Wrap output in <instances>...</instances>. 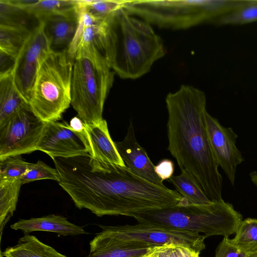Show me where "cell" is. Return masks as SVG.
<instances>
[{
    "label": "cell",
    "mask_w": 257,
    "mask_h": 257,
    "mask_svg": "<svg viewBox=\"0 0 257 257\" xmlns=\"http://www.w3.org/2000/svg\"><path fill=\"white\" fill-rule=\"evenodd\" d=\"M73 201L80 209L96 216L137 214L162 209L185 201L176 190L154 184L126 167L89 156L76 167L71 180Z\"/></svg>",
    "instance_id": "cell-1"
},
{
    "label": "cell",
    "mask_w": 257,
    "mask_h": 257,
    "mask_svg": "<svg viewBox=\"0 0 257 257\" xmlns=\"http://www.w3.org/2000/svg\"><path fill=\"white\" fill-rule=\"evenodd\" d=\"M166 102L168 150L181 171H188L211 201L222 199V177L205 126L204 93L183 85L177 91L169 93Z\"/></svg>",
    "instance_id": "cell-2"
},
{
    "label": "cell",
    "mask_w": 257,
    "mask_h": 257,
    "mask_svg": "<svg viewBox=\"0 0 257 257\" xmlns=\"http://www.w3.org/2000/svg\"><path fill=\"white\" fill-rule=\"evenodd\" d=\"M101 52L115 74L131 79L149 72L166 53L163 40L151 25L123 8L105 20Z\"/></svg>",
    "instance_id": "cell-3"
},
{
    "label": "cell",
    "mask_w": 257,
    "mask_h": 257,
    "mask_svg": "<svg viewBox=\"0 0 257 257\" xmlns=\"http://www.w3.org/2000/svg\"><path fill=\"white\" fill-rule=\"evenodd\" d=\"M72 61L71 105L84 124L98 123L115 73L93 44L78 48Z\"/></svg>",
    "instance_id": "cell-4"
},
{
    "label": "cell",
    "mask_w": 257,
    "mask_h": 257,
    "mask_svg": "<svg viewBox=\"0 0 257 257\" xmlns=\"http://www.w3.org/2000/svg\"><path fill=\"white\" fill-rule=\"evenodd\" d=\"M139 223L168 227L203 235L205 238L235 233L242 216L223 199L204 205L180 203L133 216Z\"/></svg>",
    "instance_id": "cell-5"
},
{
    "label": "cell",
    "mask_w": 257,
    "mask_h": 257,
    "mask_svg": "<svg viewBox=\"0 0 257 257\" xmlns=\"http://www.w3.org/2000/svg\"><path fill=\"white\" fill-rule=\"evenodd\" d=\"M243 0L126 1L123 9L150 24L171 29H188L218 21L239 7Z\"/></svg>",
    "instance_id": "cell-6"
},
{
    "label": "cell",
    "mask_w": 257,
    "mask_h": 257,
    "mask_svg": "<svg viewBox=\"0 0 257 257\" xmlns=\"http://www.w3.org/2000/svg\"><path fill=\"white\" fill-rule=\"evenodd\" d=\"M73 61L67 50H52L38 71L28 104L45 123L57 121L71 104Z\"/></svg>",
    "instance_id": "cell-7"
},
{
    "label": "cell",
    "mask_w": 257,
    "mask_h": 257,
    "mask_svg": "<svg viewBox=\"0 0 257 257\" xmlns=\"http://www.w3.org/2000/svg\"><path fill=\"white\" fill-rule=\"evenodd\" d=\"M108 235L118 241L151 247L173 243L189 247L200 252L205 248V237L200 234L152 224L98 225Z\"/></svg>",
    "instance_id": "cell-8"
},
{
    "label": "cell",
    "mask_w": 257,
    "mask_h": 257,
    "mask_svg": "<svg viewBox=\"0 0 257 257\" xmlns=\"http://www.w3.org/2000/svg\"><path fill=\"white\" fill-rule=\"evenodd\" d=\"M45 125L29 105L0 123V160L37 151Z\"/></svg>",
    "instance_id": "cell-9"
},
{
    "label": "cell",
    "mask_w": 257,
    "mask_h": 257,
    "mask_svg": "<svg viewBox=\"0 0 257 257\" xmlns=\"http://www.w3.org/2000/svg\"><path fill=\"white\" fill-rule=\"evenodd\" d=\"M52 50L43 23L38 22L15 60L12 70L15 85L28 104L39 69Z\"/></svg>",
    "instance_id": "cell-10"
},
{
    "label": "cell",
    "mask_w": 257,
    "mask_h": 257,
    "mask_svg": "<svg viewBox=\"0 0 257 257\" xmlns=\"http://www.w3.org/2000/svg\"><path fill=\"white\" fill-rule=\"evenodd\" d=\"M36 150L53 159L89 153L90 148L84 130H76L64 121L45 123Z\"/></svg>",
    "instance_id": "cell-11"
},
{
    "label": "cell",
    "mask_w": 257,
    "mask_h": 257,
    "mask_svg": "<svg viewBox=\"0 0 257 257\" xmlns=\"http://www.w3.org/2000/svg\"><path fill=\"white\" fill-rule=\"evenodd\" d=\"M205 122L210 144L219 167L232 185H234L236 168L244 159L236 145L237 135L231 127H225L206 111Z\"/></svg>",
    "instance_id": "cell-12"
},
{
    "label": "cell",
    "mask_w": 257,
    "mask_h": 257,
    "mask_svg": "<svg viewBox=\"0 0 257 257\" xmlns=\"http://www.w3.org/2000/svg\"><path fill=\"white\" fill-rule=\"evenodd\" d=\"M126 166L133 173L154 184L165 187L155 171L146 150L138 143L132 123H130L124 139L114 142Z\"/></svg>",
    "instance_id": "cell-13"
},
{
    "label": "cell",
    "mask_w": 257,
    "mask_h": 257,
    "mask_svg": "<svg viewBox=\"0 0 257 257\" xmlns=\"http://www.w3.org/2000/svg\"><path fill=\"white\" fill-rule=\"evenodd\" d=\"M84 130L90 148L89 154L92 157L105 163L126 167L110 137L105 119L94 124H84Z\"/></svg>",
    "instance_id": "cell-14"
},
{
    "label": "cell",
    "mask_w": 257,
    "mask_h": 257,
    "mask_svg": "<svg viewBox=\"0 0 257 257\" xmlns=\"http://www.w3.org/2000/svg\"><path fill=\"white\" fill-rule=\"evenodd\" d=\"M38 22H43L45 32L53 50H67L78 27V9L73 12L52 16Z\"/></svg>",
    "instance_id": "cell-15"
},
{
    "label": "cell",
    "mask_w": 257,
    "mask_h": 257,
    "mask_svg": "<svg viewBox=\"0 0 257 257\" xmlns=\"http://www.w3.org/2000/svg\"><path fill=\"white\" fill-rule=\"evenodd\" d=\"M89 245V253L85 257H139L153 247L120 242L102 230L90 241Z\"/></svg>",
    "instance_id": "cell-16"
},
{
    "label": "cell",
    "mask_w": 257,
    "mask_h": 257,
    "mask_svg": "<svg viewBox=\"0 0 257 257\" xmlns=\"http://www.w3.org/2000/svg\"><path fill=\"white\" fill-rule=\"evenodd\" d=\"M11 228L16 230H21L25 234L35 231L52 232L63 236L88 233L83 227L71 223L63 216L55 214L20 219L12 224Z\"/></svg>",
    "instance_id": "cell-17"
},
{
    "label": "cell",
    "mask_w": 257,
    "mask_h": 257,
    "mask_svg": "<svg viewBox=\"0 0 257 257\" xmlns=\"http://www.w3.org/2000/svg\"><path fill=\"white\" fill-rule=\"evenodd\" d=\"M38 21L54 15L70 13L78 9V0H10Z\"/></svg>",
    "instance_id": "cell-18"
},
{
    "label": "cell",
    "mask_w": 257,
    "mask_h": 257,
    "mask_svg": "<svg viewBox=\"0 0 257 257\" xmlns=\"http://www.w3.org/2000/svg\"><path fill=\"white\" fill-rule=\"evenodd\" d=\"M32 30L24 24L0 23V52L16 60Z\"/></svg>",
    "instance_id": "cell-19"
},
{
    "label": "cell",
    "mask_w": 257,
    "mask_h": 257,
    "mask_svg": "<svg viewBox=\"0 0 257 257\" xmlns=\"http://www.w3.org/2000/svg\"><path fill=\"white\" fill-rule=\"evenodd\" d=\"M4 257H67L32 235L25 234L14 246L7 247Z\"/></svg>",
    "instance_id": "cell-20"
},
{
    "label": "cell",
    "mask_w": 257,
    "mask_h": 257,
    "mask_svg": "<svg viewBox=\"0 0 257 257\" xmlns=\"http://www.w3.org/2000/svg\"><path fill=\"white\" fill-rule=\"evenodd\" d=\"M27 105L15 85L12 71L0 74V123Z\"/></svg>",
    "instance_id": "cell-21"
},
{
    "label": "cell",
    "mask_w": 257,
    "mask_h": 257,
    "mask_svg": "<svg viewBox=\"0 0 257 257\" xmlns=\"http://www.w3.org/2000/svg\"><path fill=\"white\" fill-rule=\"evenodd\" d=\"M169 180L185 199L187 204L204 205L212 202L195 178L187 170H181L180 175L173 176Z\"/></svg>",
    "instance_id": "cell-22"
},
{
    "label": "cell",
    "mask_w": 257,
    "mask_h": 257,
    "mask_svg": "<svg viewBox=\"0 0 257 257\" xmlns=\"http://www.w3.org/2000/svg\"><path fill=\"white\" fill-rule=\"evenodd\" d=\"M22 183L20 179L0 180V229L3 230L16 209Z\"/></svg>",
    "instance_id": "cell-23"
},
{
    "label": "cell",
    "mask_w": 257,
    "mask_h": 257,
    "mask_svg": "<svg viewBox=\"0 0 257 257\" xmlns=\"http://www.w3.org/2000/svg\"><path fill=\"white\" fill-rule=\"evenodd\" d=\"M235 234L230 239L235 246L247 253L257 250V219L247 218L242 220Z\"/></svg>",
    "instance_id": "cell-24"
},
{
    "label": "cell",
    "mask_w": 257,
    "mask_h": 257,
    "mask_svg": "<svg viewBox=\"0 0 257 257\" xmlns=\"http://www.w3.org/2000/svg\"><path fill=\"white\" fill-rule=\"evenodd\" d=\"M125 2L124 0H78V5L95 19L104 21L123 8Z\"/></svg>",
    "instance_id": "cell-25"
},
{
    "label": "cell",
    "mask_w": 257,
    "mask_h": 257,
    "mask_svg": "<svg viewBox=\"0 0 257 257\" xmlns=\"http://www.w3.org/2000/svg\"><path fill=\"white\" fill-rule=\"evenodd\" d=\"M257 21V0H244L243 4L219 21L220 24H244Z\"/></svg>",
    "instance_id": "cell-26"
},
{
    "label": "cell",
    "mask_w": 257,
    "mask_h": 257,
    "mask_svg": "<svg viewBox=\"0 0 257 257\" xmlns=\"http://www.w3.org/2000/svg\"><path fill=\"white\" fill-rule=\"evenodd\" d=\"M30 164L20 155L0 160V180L20 179L27 172Z\"/></svg>",
    "instance_id": "cell-27"
},
{
    "label": "cell",
    "mask_w": 257,
    "mask_h": 257,
    "mask_svg": "<svg viewBox=\"0 0 257 257\" xmlns=\"http://www.w3.org/2000/svg\"><path fill=\"white\" fill-rule=\"evenodd\" d=\"M22 184L39 180L59 181V175L56 168L48 166L41 160L31 163L27 172L20 179Z\"/></svg>",
    "instance_id": "cell-28"
},
{
    "label": "cell",
    "mask_w": 257,
    "mask_h": 257,
    "mask_svg": "<svg viewBox=\"0 0 257 257\" xmlns=\"http://www.w3.org/2000/svg\"><path fill=\"white\" fill-rule=\"evenodd\" d=\"M156 248L161 257H200V252L181 245L166 244Z\"/></svg>",
    "instance_id": "cell-29"
},
{
    "label": "cell",
    "mask_w": 257,
    "mask_h": 257,
    "mask_svg": "<svg viewBox=\"0 0 257 257\" xmlns=\"http://www.w3.org/2000/svg\"><path fill=\"white\" fill-rule=\"evenodd\" d=\"M248 253L233 245L228 236H225L217 246L214 257H245Z\"/></svg>",
    "instance_id": "cell-30"
},
{
    "label": "cell",
    "mask_w": 257,
    "mask_h": 257,
    "mask_svg": "<svg viewBox=\"0 0 257 257\" xmlns=\"http://www.w3.org/2000/svg\"><path fill=\"white\" fill-rule=\"evenodd\" d=\"M155 171L163 181L169 179L173 176L174 173V163L173 161L168 159L162 160L155 166Z\"/></svg>",
    "instance_id": "cell-31"
},
{
    "label": "cell",
    "mask_w": 257,
    "mask_h": 257,
    "mask_svg": "<svg viewBox=\"0 0 257 257\" xmlns=\"http://www.w3.org/2000/svg\"><path fill=\"white\" fill-rule=\"evenodd\" d=\"M70 125L76 130L82 131L84 130V123L79 117H74L72 119Z\"/></svg>",
    "instance_id": "cell-32"
},
{
    "label": "cell",
    "mask_w": 257,
    "mask_h": 257,
    "mask_svg": "<svg viewBox=\"0 0 257 257\" xmlns=\"http://www.w3.org/2000/svg\"><path fill=\"white\" fill-rule=\"evenodd\" d=\"M249 176L252 182L257 187V172L253 171L249 173Z\"/></svg>",
    "instance_id": "cell-33"
},
{
    "label": "cell",
    "mask_w": 257,
    "mask_h": 257,
    "mask_svg": "<svg viewBox=\"0 0 257 257\" xmlns=\"http://www.w3.org/2000/svg\"><path fill=\"white\" fill-rule=\"evenodd\" d=\"M155 247H152L146 253L139 256V257H155Z\"/></svg>",
    "instance_id": "cell-34"
},
{
    "label": "cell",
    "mask_w": 257,
    "mask_h": 257,
    "mask_svg": "<svg viewBox=\"0 0 257 257\" xmlns=\"http://www.w3.org/2000/svg\"><path fill=\"white\" fill-rule=\"evenodd\" d=\"M245 257H257V250L248 253Z\"/></svg>",
    "instance_id": "cell-35"
},
{
    "label": "cell",
    "mask_w": 257,
    "mask_h": 257,
    "mask_svg": "<svg viewBox=\"0 0 257 257\" xmlns=\"http://www.w3.org/2000/svg\"><path fill=\"white\" fill-rule=\"evenodd\" d=\"M155 257H158V256L157 255V254H156V252L155 247Z\"/></svg>",
    "instance_id": "cell-36"
},
{
    "label": "cell",
    "mask_w": 257,
    "mask_h": 257,
    "mask_svg": "<svg viewBox=\"0 0 257 257\" xmlns=\"http://www.w3.org/2000/svg\"><path fill=\"white\" fill-rule=\"evenodd\" d=\"M1 257H3V256L1 254Z\"/></svg>",
    "instance_id": "cell-37"
}]
</instances>
